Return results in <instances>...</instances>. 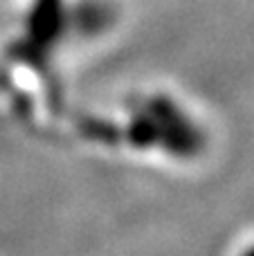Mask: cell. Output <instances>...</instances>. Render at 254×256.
I'll return each mask as SVG.
<instances>
[{"instance_id":"obj_2","label":"cell","mask_w":254,"mask_h":256,"mask_svg":"<svg viewBox=\"0 0 254 256\" xmlns=\"http://www.w3.org/2000/svg\"><path fill=\"white\" fill-rule=\"evenodd\" d=\"M230 256H254V234H248L234 245Z\"/></svg>"},{"instance_id":"obj_1","label":"cell","mask_w":254,"mask_h":256,"mask_svg":"<svg viewBox=\"0 0 254 256\" xmlns=\"http://www.w3.org/2000/svg\"><path fill=\"white\" fill-rule=\"evenodd\" d=\"M88 142L97 150L133 160L189 168L210 153V130L202 120L171 92L153 90L124 104L115 117L90 120Z\"/></svg>"}]
</instances>
